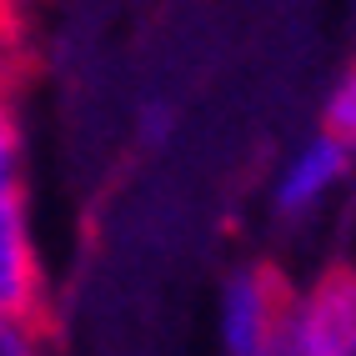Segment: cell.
<instances>
[{"label": "cell", "instance_id": "6da1fadb", "mask_svg": "<svg viewBox=\"0 0 356 356\" xmlns=\"http://www.w3.org/2000/svg\"><path fill=\"white\" fill-rule=\"evenodd\" d=\"M45 271L26 196V140L6 81V35H0V316H40Z\"/></svg>", "mask_w": 356, "mask_h": 356}, {"label": "cell", "instance_id": "7a4b0ae2", "mask_svg": "<svg viewBox=\"0 0 356 356\" xmlns=\"http://www.w3.org/2000/svg\"><path fill=\"white\" fill-rule=\"evenodd\" d=\"M276 356H356V271H326L286 306Z\"/></svg>", "mask_w": 356, "mask_h": 356}, {"label": "cell", "instance_id": "3957f363", "mask_svg": "<svg viewBox=\"0 0 356 356\" xmlns=\"http://www.w3.org/2000/svg\"><path fill=\"white\" fill-rule=\"evenodd\" d=\"M286 286L266 271H241L221 296V341L231 356H276L281 321H286Z\"/></svg>", "mask_w": 356, "mask_h": 356}, {"label": "cell", "instance_id": "277c9868", "mask_svg": "<svg viewBox=\"0 0 356 356\" xmlns=\"http://www.w3.org/2000/svg\"><path fill=\"white\" fill-rule=\"evenodd\" d=\"M346 165H351V151L346 146H337L331 136H312L286 161V171H281V181H276V211L301 216V211L321 206L331 191H337V181L346 176Z\"/></svg>", "mask_w": 356, "mask_h": 356}, {"label": "cell", "instance_id": "5b68a950", "mask_svg": "<svg viewBox=\"0 0 356 356\" xmlns=\"http://www.w3.org/2000/svg\"><path fill=\"white\" fill-rule=\"evenodd\" d=\"M321 136H331L337 146L356 151V65L341 70V81L326 96V115H321Z\"/></svg>", "mask_w": 356, "mask_h": 356}, {"label": "cell", "instance_id": "8992f818", "mask_svg": "<svg viewBox=\"0 0 356 356\" xmlns=\"http://www.w3.org/2000/svg\"><path fill=\"white\" fill-rule=\"evenodd\" d=\"M0 356H45L40 316H0Z\"/></svg>", "mask_w": 356, "mask_h": 356}, {"label": "cell", "instance_id": "52a82bcc", "mask_svg": "<svg viewBox=\"0 0 356 356\" xmlns=\"http://www.w3.org/2000/svg\"><path fill=\"white\" fill-rule=\"evenodd\" d=\"M15 10H20V0H0V35L10 31V20H15Z\"/></svg>", "mask_w": 356, "mask_h": 356}]
</instances>
